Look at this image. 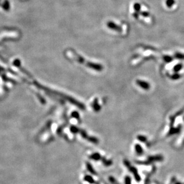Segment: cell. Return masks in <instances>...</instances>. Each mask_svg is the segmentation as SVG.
<instances>
[{"mask_svg":"<svg viewBox=\"0 0 184 184\" xmlns=\"http://www.w3.org/2000/svg\"><path fill=\"white\" fill-rule=\"evenodd\" d=\"M3 8L5 10H9L10 9V4L8 2V1H5V2L4 3L3 5Z\"/></svg>","mask_w":184,"mask_h":184,"instance_id":"6da1fadb","label":"cell"},{"mask_svg":"<svg viewBox=\"0 0 184 184\" xmlns=\"http://www.w3.org/2000/svg\"><path fill=\"white\" fill-rule=\"evenodd\" d=\"M173 3H174L173 0H167V5H168V7L169 6L170 7Z\"/></svg>","mask_w":184,"mask_h":184,"instance_id":"7a4b0ae2","label":"cell"}]
</instances>
